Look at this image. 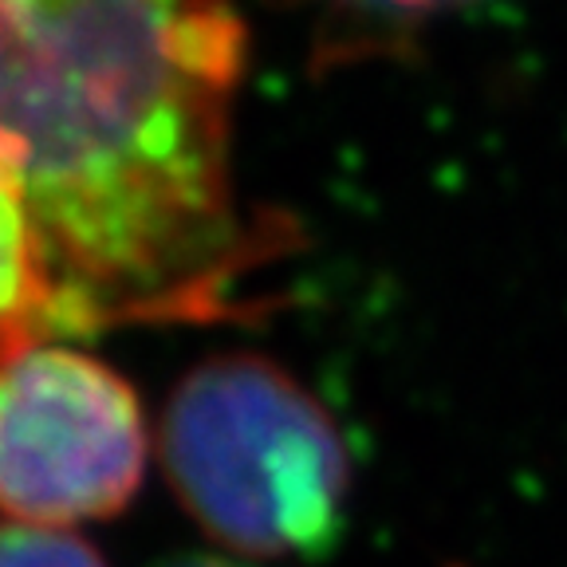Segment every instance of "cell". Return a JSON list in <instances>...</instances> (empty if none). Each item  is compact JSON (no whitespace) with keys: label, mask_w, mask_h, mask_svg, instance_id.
<instances>
[{"label":"cell","mask_w":567,"mask_h":567,"mask_svg":"<svg viewBox=\"0 0 567 567\" xmlns=\"http://www.w3.org/2000/svg\"><path fill=\"white\" fill-rule=\"evenodd\" d=\"M52 336H63L52 265L17 169L0 154V363Z\"/></svg>","instance_id":"4"},{"label":"cell","mask_w":567,"mask_h":567,"mask_svg":"<svg viewBox=\"0 0 567 567\" xmlns=\"http://www.w3.org/2000/svg\"><path fill=\"white\" fill-rule=\"evenodd\" d=\"M233 0H0V154L63 336L217 316L260 265L233 186Z\"/></svg>","instance_id":"1"},{"label":"cell","mask_w":567,"mask_h":567,"mask_svg":"<svg viewBox=\"0 0 567 567\" xmlns=\"http://www.w3.org/2000/svg\"><path fill=\"white\" fill-rule=\"evenodd\" d=\"M146 477V422L131 382L71 347L0 363V513L63 528L123 513Z\"/></svg>","instance_id":"3"},{"label":"cell","mask_w":567,"mask_h":567,"mask_svg":"<svg viewBox=\"0 0 567 567\" xmlns=\"http://www.w3.org/2000/svg\"><path fill=\"white\" fill-rule=\"evenodd\" d=\"M0 567H106L87 540L63 528L0 520Z\"/></svg>","instance_id":"5"},{"label":"cell","mask_w":567,"mask_h":567,"mask_svg":"<svg viewBox=\"0 0 567 567\" xmlns=\"http://www.w3.org/2000/svg\"><path fill=\"white\" fill-rule=\"evenodd\" d=\"M351 4L374 12H437L445 4H457V0H351Z\"/></svg>","instance_id":"6"},{"label":"cell","mask_w":567,"mask_h":567,"mask_svg":"<svg viewBox=\"0 0 567 567\" xmlns=\"http://www.w3.org/2000/svg\"><path fill=\"white\" fill-rule=\"evenodd\" d=\"M162 465L186 513L240 556H328L347 528L351 461L336 417L260 354H217L177 382Z\"/></svg>","instance_id":"2"},{"label":"cell","mask_w":567,"mask_h":567,"mask_svg":"<svg viewBox=\"0 0 567 567\" xmlns=\"http://www.w3.org/2000/svg\"><path fill=\"white\" fill-rule=\"evenodd\" d=\"M154 567H240L233 559H221V556H174V559H162Z\"/></svg>","instance_id":"7"}]
</instances>
